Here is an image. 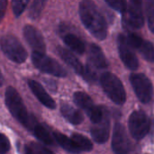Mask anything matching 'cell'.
<instances>
[{"label": "cell", "mask_w": 154, "mask_h": 154, "mask_svg": "<svg viewBox=\"0 0 154 154\" xmlns=\"http://www.w3.org/2000/svg\"><path fill=\"white\" fill-rule=\"evenodd\" d=\"M79 16L86 29L97 39L102 41L107 35L106 19L92 0H82L79 4Z\"/></svg>", "instance_id": "6da1fadb"}, {"label": "cell", "mask_w": 154, "mask_h": 154, "mask_svg": "<svg viewBox=\"0 0 154 154\" xmlns=\"http://www.w3.org/2000/svg\"><path fill=\"white\" fill-rule=\"evenodd\" d=\"M5 106L11 115L20 124L27 129L32 130V127L37 121L30 116L21 96L13 87H9L5 90Z\"/></svg>", "instance_id": "7a4b0ae2"}, {"label": "cell", "mask_w": 154, "mask_h": 154, "mask_svg": "<svg viewBox=\"0 0 154 154\" xmlns=\"http://www.w3.org/2000/svg\"><path fill=\"white\" fill-rule=\"evenodd\" d=\"M100 84L106 96L116 105L122 106L126 101V92L121 80L111 72H104L100 77Z\"/></svg>", "instance_id": "3957f363"}, {"label": "cell", "mask_w": 154, "mask_h": 154, "mask_svg": "<svg viewBox=\"0 0 154 154\" xmlns=\"http://www.w3.org/2000/svg\"><path fill=\"white\" fill-rule=\"evenodd\" d=\"M0 46L5 55L15 63H23L27 59V51L19 40L11 34L5 35L0 41Z\"/></svg>", "instance_id": "277c9868"}, {"label": "cell", "mask_w": 154, "mask_h": 154, "mask_svg": "<svg viewBox=\"0 0 154 154\" xmlns=\"http://www.w3.org/2000/svg\"><path fill=\"white\" fill-rule=\"evenodd\" d=\"M32 60L33 65L41 71L59 78L67 76L66 69L54 59L47 56L45 52L32 51Z\"/></svg>", "instance_id": "5b68a950"}, {"label": "cell", "mask_w": 154, "mask_h": 154, "mask_svg": "<svg viewBox=\"0 0 154 154\" xmlns=\"http://www.w3.org/2000/svg\"><path fill=\"white\" fill-rule=\"evenodd\" d=\"M128 128L133 138L140 141L143 139L150 131V118L142 110L134 111L128 119Z\"/></svg>", "instance_id": "8992f818"}, {"label": "cell", "mask_w": 154, "mask_h": 154, "mask_svg": "<svg viewBox=\"0 0 154 154\" xmlns=\"http://www.w3.org/2000/svg\"><path fill=\"white\" fill-rule=\"evenodd\" d=\"M130 82L135 95L142 103L148 104L152 101L153 87L148 77L143 73H133L130 76Z\"/></svg>", "instance_id": "52a82bcc"}, {"label": "cell", "mask_w": 154, "mask_h": 154, "mask_svg": "<svg viewBox=\"0 0 154 154\" xmlns=\"http://www.w3.org/2000/svg\"><path fill=\"white\" fill-rule=\"evenodd\" d=\"M73 99L76 105L87 114L93 124L101 121L104 116V107L96 106L88 94L81 91L75 92L73 95Z\"/></svg>", "instance_id": "ba28073f"}, {"label": "cell", "mask_w": 154, "mask_h": 154, "mask_svg": "<svg viewBox=\"0 0 154 154\" xmlns=\"http://www.w3.org/2000/svg\"><path fill=\"white\" fill-rule=\"evenodd\" d=\"M112 149L115 153L117 154L129 153L134 149L125 129L121 123H116L115 125L112 137Z\"/></svg>", "instance_id": "9c48e42d"}, {"label": "cell", "mask_w": 154, "mask_h": 154, "mask_svg": "<svg viewBox=\"0 0 154 154\" xmlns=\"http://www.w3.org/2000/svg\"><path fill=\"white\" fill-rule=\"evenodd\" d=\"M117 44L119 55L125 66L132 70L137 69L139 67V61L133 50L134 48L128 42L127 37L123 34H119L117 37Z\"/></svg>", "instance_id": "30bf717a"}, {"label": "cell", "mask_w": 154, "mask_h": 154, "mask_svg": "<svg viewBox=\"0 0 154 154\" xmlns=\"http://www.w3.org/2000/svg\"><path fill=\"white\" fill-rule=\"evenodd\" d=\"M125 23L133 29H140L143 26V0H130L125 12Z\"/></svg>", "instance_id": "8fae6325"}, {"label": "cell", "mask_w": 154, "mask_h": 154, "mask_svg": "<svg viewBox=\"0 0 154 154\" xmlns=\"http://www.w3.org/2000/svg\"><path fill=\"white\" fill-rule=\"evenodd\" d=\"M91 136L93 140L99 144H103L107 142L110 134V118L108 110L104 107V116L100 122L93 124L91 127Z\"/></svg>", "instance_id": "7c38bea8"}, {"label": "cell", "mask_w": 154, "mask_h": 154, "mask_svg": "<svg viewBox=\"0 0 154 154\" xmlns=\"http://www.w3.org/2000/svg\"><path fill=\"white\" fill-rule=\"evenodd\" d=\"M127 39L131 46L138 51L143 59L150 62H154V45L152 42L143 40L134 32H129Z\"/></svg>", "instance_id": "4fadbf2b"}, {"label": "cell", "mask_w": 154, "mask_h": 154, "mask_svg": "<svg viewBox=\"0 0 154 154\" xmlns=\"http://www.w3.org/2000/svg\"><path fill=\"white\" fill-rule=\"evenodd\" d=\"M23 36L33 51L45 52V42L42 34L37 28L29 24L25 25L23 28Z\"/></svg>", "instance_id": "5bb4252c"}, {"label": "cell", "mask_w": 154, "mask_h": 154, "mask_svg": "<svg viewBox=\"0 0 154 154\" xmlns=\"http://www.w3.org/2000/svg\"><path fill=\"white\" fill-rule=\"evenodd\" d=\"M28 86L31 88L33 95L36 97V98L46 107L50 109H54L56 107L55 101L50 97V95L47 93V91L44 89V88L36 80L30 79L28 80Z\"/></svg>", "instance_id": "9a60e30c"}, {"label": "cell", "mask_w": 154, "mask_h": 154, "mask_svg": "<svg viewBox=\"0 0 154 154\" xmlns=\"http://www.w3.org/2000/svg\"><path fill=\"white\" fill-rule=\"evenodd\" d=\"M88 60H89V65H91L95 69H106L108 67V62L107 60L102 51V49L93 43L89 47V51H88Z\"/></svg>", "instance_id": "2e32d148"}, {"label": "cell", "mask_w": 154, "mask_h": 154, "mask_svg": "<svg viewBox=\"0 0 154 154\" xmlns=\"http://www.w3.org/2000/svg\"><path fill=\"white\" fill-rule=\"evenodd\" d=\"M58 52H59V55L60 56V58L70 68H72V69L77 74H79L81 77L84 76L85 69H86V66H83L82 63L77 59V57L73 53H71L69 51H68L67 49H64L62 47H59L58 48Z\"/></svg>", "instance_id": "e0dca14e"}, {"label": "cell", "mask_w": 154, "mask_h": 154, "mask_svg": "<svg viewBox=\"0 0 154 154\" xmlns=\"http://www.w3.org/2000/svg\"><path fill=\"white\" fill-rule=\"evenodd\" d=\"M60 113L68 122H69L70 124H72L74 125H80L84 120V117H83V115L81 114V112L79 110L74 108L73 106H71L69 104L61 105Z\"/></svg>", "instance_id": "ac0fdd59"}, {"label": "cell", "mask_w": 154, "mask_h": 154, "mask_svg": "<svg viewBox=\"0 0 154 154\" xmlns=\"http://www.w3.org/2000/svg\"><path fill=\"white\" fill-rule=\"evenodd\" d=\"M63 41L71 51L78 54H83L86 51L84 42L73 33H67L63 37Z\"/></svg>", "instance_id": "d6986e66"}, {"label": "cell", "mask_w": 154, "mask_h": 154, "mask_svg": "<svg viewBox=\"0 0 154 154\" xmlns=\"http://www.w3.org/2000/svg\"><path fill=\"white\" fill-rule=\"evenodd\" d=\"M53 137L55 139V141L67 152H71V153H79L81 152L79 151V149L77 147V145L75 144L74 141L72 140V138H69L68 136H66L65 134L59 133V132H54L53 133Z\"/></svg>", "instance_id": "ffe728a7"}, {"label": "cell", "mask_w": 154, "mask_h": 154, "mask_svg": "<svg viewBox=\"0 0 154 154\" xmlns=\"http://www.w3.org/2000/svg\"><path fill=\"white\" fill-rule=\"evenodd\" d=\"M34 133V135L44 144L46 145H52L53 144V139L51 137V135L50 134L49 131L41 124L39 123H35L32 130Z\"/></svg>", "instance_id": "44dd1931"}, {"label": "cell", "mask_w": 154, "mask_h": 154, "mask_svg": "<svg viewBox=\"0 0 154 154\" xmlns=\"http://www.w3.org/2000/svg\"><path fill=\"white\" fill-rule=\"evenodd\" d=\"M71 138L80 152H90V151H92L93 144L88 137H86L80 134H73L71 135Z\"/></svg>", "instance_id": "7402d4cb"}, {"label": "cell", "mask_w": 154, "mask_h": 154, "mask_svg": "<svg viewBox=\"0 0 154 154\" xmlns=\"http://www.w3.org/2000/svg\"><path fill=\"white\" fill-rule=\"evenodd\" d=\"M47 1L48 0H33L30 8V12H29V15L31 19L36 20L39 18V16L41 15L42 12L43 11L45 7Z\"/></svg>", "instance_id": "603a6c76"}, {"label": "cell", "mask_w": 154, "mask_h": 154, "mask_svg": "<svg viewBox=\"0 0 154 154\" xmlns=\"http://www.w3.org/2000/svg\"><path fill=\"white\" fill-rule=\"evenodd\" d=\"M25 152L29 154H49L52 153L51 150L36 143H30L25 145Z\"/></svg>", "instance_id": "cb8c5ba5"}, {"label": "cell", "mask_w": 154, "mask_h": 154, "mask_svg": "<svg viewBox=\"0 0 154 154\" xmlns=\"http://www.w3.org/2000/svg\"><path fill=\"white\" fill-rule=\"evenodd\" d=\"M148 26L154 34V0H145Z\"/></svg>", "instance_id": "d4e9b609"}, {"label": "cell", "mask_w": 154, "mask_h": 154, "mask_svg": "<svg viewBox=\"0 0 154 154\" xmlns=\"http://www.w3.org/2000/svg\"><path fill=\"white\" fill-rule=\"evenodd\" d=\"M105 2L115 11L125 14L127 10L126 0H105Z\"/></svg>", "instance_id": "484cf974"}, {"label": "cell", "mask_w": 154, "mask_h": 154, "mask_svg": "<svg viewBox=\"0 0 154 154\" xmlns=\"http://www.w3.org/2000/svg\"><path fill=\"white\" fill-rule=\"evenodd\" d=\"M30 0H13V13L15 17L20 16L25 10Z\"/></svg>", "instance_id": "4316f807"}, {"label": "cell", "mask_w": 154, "mask_h": 154, "mask_svg": "<svg viewBox=\"0 0 154 154\" xmlns=\"http://www.w3.org/2000/svg\"><path fill=\"white\" fill-rule=\"evenodd\" d=\"M10 142L8 140V138L3 134H0V154L6 153L9 152L10 150Z\"/></svg>", "instance_id": "83f0119b"}, {"label": "cell", "mask_w": 154, "mask_h": 154, "mask_svg": "<svg viewBox=\"0 0 154 154\" xmlns=\"http://www.w3.org/2000/svg\"><path fill=\"white\" fill-rule=\"evenodd\" d=\"M7 7V0H0V22L5 16Z\"/></svg>", "instance_id": "f1b7e54d"}, {"label": "cell", "mask_w": 154, "mask_h": 154, "mask_svg": "<svg viewBox=\"0 0 154 154\" xmlns=\"http://www.w3.org/2000/svg\"><path fill=\"white\" fill-rule=\"evenodd\" d=\"M3 84H4V77H3V75H2V73L0 71V87H2Z\"/></svg>", "instance_id": "f546056e"}]
</instances>
